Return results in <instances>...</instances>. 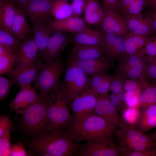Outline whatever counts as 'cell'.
<instances>
[{
  "instance_id": "1",
  "label": "cell",
  "mask_w": 156,
  "mask_h": 156,
  "mask_svg": "<svg viewBox=\"0 0 156 156\" xmlns=\"http://www.w3.org/2000/svg\"><path fill=\"white\" fill-rule=\"evenodd\" d=\"M75 141L70 132H50L34 139L29 146L41 156L49 153L52 156H71L77 147Z\"/></svg>"
},
{
  "instance_id": "2",
  "label": "cell",
  "mask_w": 156,
  "mask_h": 156,
  "mask_svg": "<svg viewBox=\"0 0 156 156\" xmlns=\"http://www.w3.org/2000/svg\"><path fill=\"white\" fill-rule=\"evenodd\" d=\"M116 127L93 113L70 128V132L75 141H102L112 138Z\"/></svg>"
},
{
  "instance_id": "3",
  "label": "cell",
  "mask_w": 156,
  "mask_h": 156,
  "mask_svg": "<svg viewBox=\"0 0 156 156\" xmlns=\"http://www.w3.org/2000/svg\"><path fill=\"white\" fill-rule=\"evenodd\" d=\"M45 99L46 102L49 125L47 129L50 132L61 131L73 121L70 105L66 101L61 82L57 88L50 93Z\"/></svg>"
},
{
  "instance_id": "4",
  "label": "cell",
  "mask_w": 156,
  "mask_h": 156,
  "mask_svg": "<svg viewBox=\"0 0 156 156\" xmlns=\"http://www.w3.org/2000/svg\"><path fill=\"white\" fill-rule=\"evenodd\" d=\"M44 62L41 64L39 72L33 81V87L40 90L39 95L42 99L57 88L66 66L61 57Z\"/></svg>"
},
{
  "instance_id": "5",
  "label": "cell",
  "mask_w": 156,
  "mask_h": 156,
  "mask_svg": "<svg viewBox=\"0 0 156 156\" xmlns=\"http://www.w3.org/2000/svg\"><path fill=\"white\" fill-rule=\"evenodd\" d=\"M115 133L119 142L121 156L127 152L156 148V141L149 135H146L135 128L127 126L119 128Z\"/></svg>"
},
{
  "instance_id": "6",
  "label": "cell",
  "mask_w": 156,
  "mask_h": 156,
  "mask_svg": "<svg viewBox=\"0 0 156 156\" xmlns=\"http://www.w3.org/2000/svg\"><path fill=\"white\" fill-rule=\"evenodd\" d=\"M65 75L61 81L65 98L70 105L77 96L91 88L90 77L76 66L67 63Z\"/></svg>"
},
{
  "instance_id": "7",
  "label": "cell",
  "mask_w": 156,
  "mask_h": 156,
  "mask_svg": "<svg viewBox=\"0 0 156 156\" xmlns=\"http://www.w3.org/2000/svg\"><path fill=\"white\" fill-rule=\"evenodd\" d=\"M47 110L46 100L40 97L23 114L21 122L24 129L31 133L43 129L48 122Z\"/></svg>"
},
{
  "instance_id": "8",
  "label": "cell",
  "mask_w": 156,
  "mask_h": 156,
  "mask_svg": "<svg viewBox=\"0 0 156 156\" xmlns=\"http://www.w3.org/2000/svg\"><path fill=\"white\" fill-rule=\"evenodd\" d=\"M99 94L92 88L76 97L70 105L73 121L70 128L79 125L86 116L94 113Z\"/></svg>"
},
{
  "instance_id": "9",
  "label": "cell",
  "mask_w": 156,
  "mask_h": 156,
  "mask_svg": "<svg viewBox=\"0 0 156 156\" xmlns=\"http://www.w3.org/2000/svg\"><path fill=\"white\" fill-rule=\"evenodd\" d=\"M15 55L14 66L10 72L20 70L42 59L33 37H31L22 41L16 51Z\"/></svg>"
},
{
  "instance_id": "10",
  "label": "cell",
  "mask_w": 156,
  "mask_h": 156,
  "mask_svg": "<svg viewBox=\"0 0 156 156\" xmlns=\"http://www.w3.org/2000/svg\"><path fill=\"white\" fill-rule=\"evenodd\" d=\"M103 6L104 16L99 25L101 31L117 36H126L128 32L124 16L118 11Z\"/></svg>"
},
{
  "instance_id": "11",
  "label": "cell",
  "mask_w": 156,
  "mask_h": 156,
  "mask_svg": "<svg viewBox=\"0 0 156 156\" xmlns=\"http://www.w3.org/2000/svg\"><path fill=\"white\" fill-rule=\"evenodd\" d=\"M53 0H32L21 10L29 18L32 25L47 23L52 16Z\"/></svg>"
},
{
  "instance_id": "12",
  "label": "cell",
  "mask_w": 156,
  "mask_h": 156,
  "mask_svg": "<svg viewBox=\"0 0 156 156\" xmlns=\"http://www.w3.org/2000/svg\"><path fill=\"white\" fill-rule=\"evenodd\" d=\"M81 156H118L121 155L119 146L112 138L102 141H87L80 150Z\"/></svg>"
},
{
  "instance_id": "13",
  "label": "cell",
  "mask_w": 156,
  "mask_h": 156,
  "mask_svg": "<svg viewBox=\"0 0 156 156\" xmlns=\"http://www.w3.org/2000/svg\"><path fill=\"white\" fill-rule=\"evenodd\" d=\"M94 112L119 128L128 126L111 104L108 94L99 95Z\"/></svg>"
},
{
  "instance_id": "14",
  "label": "cell",
  "mask_w": 156,
  "mask_h": 156,
  "mask_svg": "<svg viewBox=\"0 0 156 156\" xmlns=\"http://www.w3.org/2000/svg\"><path fill=\"white\" fill-rule=\"evenodd\" d=\"M128 33L144 36L156 34L151 13L125 16Z\"/></svg>"
},
{
  "instance_id": "15",
  "label": "cell",
  "mask_w": 156,
  "mask_h": 156,
  "mask_svg": "<svg viewBox=\"0 0 156 156\" xmlns=\"http://www.w3.org/2000/svg\"><path fill=\"white\" fill-rule=\"evenodd\" d=\"M20 88V90L9 104L11 109L17 115L23 114L40 98V95L30 84Z\"/></svg>"
},
{
  "instance_id": "16",
  "label": "cell",
  "mask_w": 156,
  "mask_h": 156,
  "mask_svg": "<svg viewBox=\"0 0 156 156\" xmlns=\"http://www.w3.org/2000/svg\"><path fill=\"white\" fill-rule=\"evenodd\" d=\"M54 31L49 38L41 57L44 62L61 57L66 47L71 43L70 37L61 32Z\"/></svg>"
},
{
  "instance_id": "17",
  "label": "cell",
  "mask_w": 156,
  "mask_h": 156,
  "mask_svg": "<svg viewBox=\"0 0 156 156\" xmlns=\"http://www.w3.org/2000/svg\"><path fill=\"white\" fill-rule=\"evenodd\" d=\"M111 57L105 55L100 57L84 60H68L67 63L78 67L91 76L104 72L111 65Z\"/></svg>"
},
{
  "instance_id": "18",
  "label": "cell",
  "mask_w": 156,
  "mask_h": 156,
  "mask_svg": "<svg viewBox=\"0 0 156 156\" xmlns=\"http://www.w3.org/2000/svg\"><path fill=\"white\" fill-rule=\"evenodd\" d=\"M107 55L102 46L74 44L71 51L66 57L68 60H84Z\"/></svg>"
},
{
  "instance_id": "19",
  "label": "cell",
  "mask_w": 156,
  "mask_h": 156,
  "mask_svg": "<svg viewBox=\"0 0 156 156\" xmlns=\"http://www.w3.org/2000/svg\"><path fill=\"white\" fill-rule=\"evenodd\" d=\"M47 24L53 31L73 34L80 32L87 27L85 20L73 16L62 20H51Z\"/></svg>"
},
{
  "instance_id": "20",
  "label": "cell",
  "mask_w": 156,
  "mask_h": 156,
  "mask_svg": "<svg viewBox=\"0 0 156 156\" xmlns=\"http://www.w3.org/2000/svg\"><path fill=\"white\" fill-rule=\"evenodd\" d=\"M44 62L41 59L26 68L15 72L11 71L8 73L15 84L20 87L30 84L36 78L39 72L40 66Z\"/></svg>"
},
{
  "instance_id": "21",
  "label": "cell",
  "mask_w": 156,
  "mask_h": 156,
  "mask_svg": "<svg viewBox=\"0 0 156 156\" xmlns=\"http://www.w3.org/2000/svg\"><path fill=\"white\" fill-rule=\"evenodd\" d=\"M71 43L103 47L104 42L101 31L92 29L87 27L81 31L73 34L70 38Z\"/></svg>"
},
{
  "instance_id": "22",
  "label": "cell",
  "mask_w": 156,
  "mask_h": 156,
  "mask_svg": "<svg viewBox=\"0 0 156 156\" xmlns=\"http://www.w3.org/2000/svg\"><path fill=\"white\" fill-rule=\"evenodd\" d=\"M12 35L21 41L25 40L30 35L32 29L28 23L25 14L17 7L11 27Z\"/></svg>"
},
{
  "instance_id": "23",
  "label": "cell",
  "mask_w": 156,
  "mask_h": 156,
  "mask_svg": "<svg viewBox=\"0 0 156 156\" xmlns=\"http://www.w3.org/2000/svg\"><path fill=\"white\" fill-rule=\"evenodd\" d=\"M140 109L139 117L134 128L146 132L156 127V103Z\"/></svg>"
},
{
  "instance_id": "24",
  "label": "cell",
  "mask_w": 156,
  "mask_h": 156,
  "mask_svg": "<svg viewBox=\"0 0 156 156\" xmlns=\"http://www.w3.org/2000/svg\"><path fill=\"white\" fill-rule=\"evenodd\" d=\"M17 7L8 0H0V29L11 34V27Z\"/></svg>"
},
{
  "instance_id": "25",
  "label": "cell",
  "mask_w": 156,
  "mask_h": 156,
  "mask_svg": "<svg viewBox=\"0 0 156 156\" xmlns=\"http://www.w3.org/2000/svg\"><path fill=\"white\" fill-rule=\"evenodd\" d=\"M148 36L129 32L125 36V51L129 55L145 54V47Z\"/></svg>"
},
{
  "instance_id": "26",
  "label": "cell",
  "mask_w": 156,
  "mask_h": 156,
  "mask_svg": "<svg viewBox=\"0 0 156 156\" xmlns=\"http://www.w3.org/2000/svg\"><path fill=\"white\" fill-rule=\"evenodd\" d=\"M32 25L33 38L41 58L53 31L47 23H38Z\"/></svg>"
},
{
  "instance_id": "27",
  "label": "cell",
  "mask_w": 156,
  "mask_h": 156,
  "mask_svg": "<svg viewBox=\"0 0 156 156\" xmlns=\"http://www.w3.org/2000/svg\"><path fill=\"white\" fill-rule=\"evenodd\" d=\"M51 14L55 19H63L72 16L73 10L71 4L64 0H53Z\"/></svg>"
},
{
  "instance_id": "28",
  "label": "cell",
  "mask_w": 156,
  "mask_h": 156,
  "mask_svg": "<svg viewBox=\"0 0 156 156\" xmlns=\"http://www.w3.org/2000/svg\"><path fill=\"white\" fill-rule=\"evenodd\" d=\"M148 0H122L120 12L125 16L141 13Z\"/></svg>"
},
{
  "instance_id": "29",
  "label": "cell",
  "mask_w": 156,
  "mask_h": 156,
  "mask_svg": "<svg viewBox=\"0 0 156 156\" xmlns=\"http://www.w3.org/2000/svg\"><path fill=\"white\" fill-rule=\"evenodd\" d=\"M140 109L156 103V86L147 85L139 96Z\"/></svg>"
},
{
  "instance_id": "30",
  "label": "cell",
  "mask_w": 156,
  "mask_h": 156,
  "mask_svg": "<svg viewBox=\"0 0 156 156\" xmlns=\"http://www.w3.org/2000/svg\"><path fill=\"white\" fill-rule=\"evenodd\" d=\"M140 109L138 107L123 106L120 111L121 116L129 127L134 128L139 118Z\"/></svg>"
},
{
  "instance_id": "31",
  "label": "cell",
  "mask_w": 156,
  "mask_h": 156,
  "mask_svg": "<svg viewBox=\"0 0 156 156\" xmlns=\"http://www.w3.org/2000/svg\"><path fill=\"white\" fill-rule=\"evenodd\" d=\"M22 41L10 34L0 29V44L17 51Z\"/></svg>"
},
{
  "instance_id": "32",
  "label": "cell",
  "mask_w": 156,
  "mask_h": 156,
  "mask_svg": "<svg viewBox=\"0 0 156 156\" xmlns=\"http://www.w3.org/2000/svg\"><path fill=\"white\" fill-rule=\"evenodd\" d=\"M15 54L0 55V74L8 73L12 69L16 58Z\"/></svg>"
},
{
  "instance_id": "33",
  "label": "cell",
  "mask_w": 156,
  "mask_h": 156,
  "mask_svg": "<svg viewBox=\"0 0 156 156\" xmlns=\"http://www.w3.org/2000/svg\"><path fill=\"white\" fill-rule=\"evenodd\" d=\"M15 84L12 79L0 76V101H2L8 94L10 89Z\"/></svg>"
},
{
  "instance_id": "34",
  "label": "cell",
  "mask_w": 156,
  "mask_h": 156,
  "mask_svg": "<svg viewBox=\"0 0 156 156\" xmlns=\"http://www.w3.org/2000/svg\"><path fill=\"white\" fill-rule=\"evenodd\" d=\"M10 131L0 138V156H10L11 146Z\"/></svg>"
},
{
  "instance_id": "35",
  "label": "cell",
  "mask_w": 156,
  "mask_h": 156,
  "mask_svg": "<svg viewBox=\"0 0 156 156\" xmlns=\"http://www.w3.org/2000/svg\"><path fill=\"white\" fill-rule=\"evenodd\" d=\"M145 54L156 58V34L148 36L145 47Z\"/></svg>"
},
{
  "instance_id": "36",
  "label": "cell",
  "mask_w": 156,
  "mask_h": 156,
  "mask_svg": "<svg viewBox=\"0 0 156 156\" xmlns=\"http://www.w3.org/2000/svg\"><path fill=\"white\" fill-rule=\"evenodd\" d=\"M104 14V10L102 11L84 13V20L86 23L89 25H99L102 20Z\"/></svg>"
},
{
  "instance_id": "37",
  "label": "cell",
  "mask_w": 156,
  "mask_h": 156,
  "mask_svg": "<svg viewBox=\"0 0 156 156\" xmlns=\"http://www.w3.org/2000/svg\"><path fill=\"white\" fill-rule=\"evenodd\" d=\"M103 6L98 0H86L84 13H93L103 11Z\"/></svg>"
},
{
  "instance_id": "38",
  "label": "cell",
  "mask_w": 156,
  "mask_h": 156,
  "mask_svg": "<svg viewBox=\"0 0 156 156\" xmlns=\"http://www.w3.org/2000/svg\"><path fill=\"white\" fill-rule=\"evenodd\" d=\"M109 76L104 72L91 76L90 77V84L91 88L95 90Z\"/></svg>"
},
{
  "instance_id": "39",
  "label": "cell",
  "mask_w": 156,
  "mask_h": 156,
  "mask_svg": "<svg viewBox=\"0 0 156 156\" xmlns=\"http://www.w3.org/2000/svg\"><path fill=\"white\" fill-rule=\"evenodd\" d=\"M13 127L12 123L8 116L3 115L0 117V138L5 133L10 131Z\"/></svg>"
},
{
  "instance_id": "40",
  "label": "cell",
  "mask_w": 156,
  "mask_h": 156,
  "mask_svg": "<svg viewBox=\"0 0 156 156\" xmlns=\"http://www.w3.org/2000/svg\"><path fill=\"white\" fill-rule=\"evenodd\" d=\"M86 4V0H74L71 4L73 10L72 16L80 17L84 11Z\"/></svg>"
},
{
  "instance_id": "41",
  "label": "cell",
  "mask_w": 156,
  "mask_h": 156,
  "mask_svg": "<svg viewBox=\"0 0 156 156\" xmlns=\"http://www.w3.org/2000/svg\"><path fill=\"white\" fill-rule=\"evenodd\" d=\"M142 56L137 55H129L127 60L130 67H137L143 70L144 65L141 59Z\"/></svg>"
},
{
  "instance_id": "42",
  "label": "cell",
  "mask_w": 156,
  "mask_h": 156,
  "mask_svg": "<svg viewBox=\"0 0 156 156\" xmlns=\"http://www.w3.org/2000/svg\"><path fill=\"white\" fill-rule=\"evenodd\" d=\"M150 62L146 67V72L152 79L156 80V58L148 57L147 58Z\"/></svg>"
},
{
  "instance_id": "43",
  "label": "cell",
  "mask_w": 156,
  "mask_h": 156,
  "mask_svg": "<svg viewBox=\"0 0 156 156\" xmlns=\"http://www.w3.org/2000/svg\"><path fill=\"white\" fill-rule=\"evenodd\" d=\"M113 78L109 76L95 90L99 94L103 95L108 94V91L110 90Z\"/></svg>"
},
{
  "instance_id": "44",
  "label": "cell",
  "mask_w": 156,
  "mask_h": 156,
  "mask_svg": "<svg viewBox=\"0 0 156 156\" xmlns=\"http://www.w3.org/2000/svg\"><path fill=\"white\" fill-rule=\"evenodd\" d=\"M123 156H156V148L141 151H134L123 153Z\"/></svg>"
},
{
  "instance_id": "45",
  "label": "cell",
  "mask_w": 156,
  "mask_h": 156,
  "mask_svg": "<svg viewBox=\"0 0 156 156\" xmlns=\"http://www.w3.org/2000/svg\"><path fill=\"white\" fill-rule=\"evenodd\" d=\"M28 155L23 145L20 143H16L11 146L10 156H26Z\"/></svg>"
},
{
  "instance_id": "46",
  "label": "cell",
  "mask_w": 156,
  "mask_h": 156,
  "mask_svg": "<svg viewBox=\"0 0 156 156\" xmlns=\"http://www.w3.org/2000/svg\"><path fill=\"white\" fill-rule=\"evenodd\" d=\"M103 5L120 12L122 0H102Z\"/></svg>"
},
{
  "instance_id": "47",
  "label": "cell",
  "mask_w": 156,
  "mask_h": 156,
  "mask_svg": "<svg viewBox=\"0 0 156 156\" xmlns=\"http://www.w3.org/2000/svg\"><path fill=\"white\" fill-rule=\"evenodd\" d=\"M122 89V83L118 78L113 77L110 87V90L113 93L117 95L118 92Z\"/></svg>"
},
{
  "instance_id": "48",
  "label": "cell",
  "mask_w": 156,
  "mask_h": 156,
  "mask_svg": "<svg viewBox=\"0 0 156 156\" xmlns=\"http://www.w3.org/2000/svg\"><path fill=\"white\" fill-rule=\"evenodd\" d=\"M109 97L112 105L118 112L120 111L124 106L121 103L117 96L113 93Z\"/></svg>"
},
{
  "instance_id": "49",
  "label": "cell",
  "mask_w": 156,
  "mask_h": 156,
  "mask_svg": "<svg viewBox=\"0 0 156 156\" xmlns=\"http://www.w3.org/2000/svg\"><path fill=\"white\" fill-rule=\"evenodd\" d=\"M137 83L135 81L132 80L126 81L124 86V90L125 92L134 91L138 88Z\"/></svg>"
},
{
  "instance_id": "50",
  "label": "cell",
  "mask_w": 156,
  "mask_h": 156,
  "mask_svg": "<svg viewBox=\"0 0 156 156\" xmlns=\"http://www.w3.org/2000/svg\"><path fill=\"white\" fill-rule=\"evenodd\" d=\"M142 70L137 67H130L128 71V75L131 78H135L140 76Z\"/></svg>"
},
{
  "instance_id": "51",
  "label": "cell",
  "mask_w": 156,
  "mask_h": 156,
  "mask_svg": "<svg viewBox=\"0 0 156 156\" xmlns=\"http://www.w3.org/2000/svg\"><path fill=\"white\" fill-rule=\"evenodd\" d=\"M125 103L126 105L127 106L139 107V96L134 94L128 101Z\"/></svg>"
},
{
  "instance_id": "52",
  "label": "cell",
  "mask_w": 156,
  "mask_h": 156,
  "mask_svg": "<svg viewBox=\"0 0 156 156\" xmlns=\"http://www.w3.org/2000/svg\"><path fill=\"white\" fill-rule=\"evenodd\" d=\"M16 51L12 48L0 44V55L15 54Z\"/></svg>"
},
{
  "instance_id": "53",
  "label": "cell",
  "mask_w": 156,
  "mask_h": 156,
  "mask_svg": "<svg viewBox=\"0 0 156 156\" xmlns=\"http://www.w3.org/2000/svg\"><path fill=\"white\" fill-rule=\"evenodd\" d=\"M13 3L17 8L22 9L32 0H8Z\"/></svg>"
},
{
  "instance_id": "54",
  "label": "cell",
  "mask_w": 156,
  "mask_h": 156,
  "mask_svg": "<svg viewBox=\"0 0 156 156\" xmlns=\"http://www.w3.org/2000/svg\"><path fill=\"white\" fill-rule=\"evenodd\" d=\"M147 6L151 9L152 12H156V0H148Z\"/></svg>"
},
{
  "instance_id": "55",
  "label": "cell",
  "mask_w": 156,
  "mask_h": 156,
  "mask_svg": "<svg viewBox=\"0 0 156 156\" xmlns=\"http://www.w3.org/2000/svg\"><path fill=\"white\" fill-rule=\"evenodd\" d=\"M134 94V92H124L123 98L125 102L128 101Z\"/></svg>"
},
{
  "instance_id": "56",
  "label": "cell",
  "mask_w": 156,
  "mask_h": 156,
  "mask_svg": "<svg viewBox=\"0 0 156 156\" xmlns=\"http://www.w3.org/2000/svg\"><path fill=\"white\" fill-rule=\"evenodd\" d=\"M151 14L153 27L156 34V12H152Z\"/></svg>"
},
{
  "instance_id": "57",
  "label": "cell",
  "mask_w": 156,
  "mask_h": 156,
  "mask_svg": "<svg viewBox=\"0 0 156 156\" xmlns=\"http://www.w3.org/2000/svg\"><path fill=\"white\" fill-rule=\"evenodd\" d=\"M124 93L123 90L122 89L118 92L117 95L119 100L122 105V103L124 102L123 98Z\"/></svg>"
},
{
  "instance_id": "58",
  "label": "cell",
  "mask_w": 156,
  "mask_h": 156,
  "mask_svg": "<svg viewBox=\"0 0 156 156\" xmlns=\"http://www.w3.org/2000/svg\"><path fill=\"white\" fill-rule=\"evenodd\" d=\"M149 135L153 140L156 141V130Z\"/></svg>"
},
{
  "instance_id": "59",
  "label": "cell",
  "mask_w": 156,
  "mask_h": 156,
  "mask_svg": "<svg viewBox=\"0 0 156 156\" xmlns=\"http://www.w3.org/2000/svg\"><path fill=\"white\" fill-rule=\"evenodd\" d=\"M65 0V1H73L74 0Z\"/></svg>"
}]
</instances>
